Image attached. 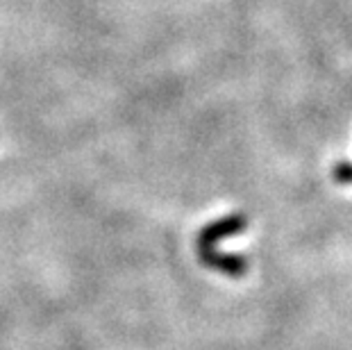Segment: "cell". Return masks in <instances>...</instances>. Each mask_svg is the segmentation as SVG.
I'll return each instance as SVG.
<instances>
[{"label":"cell","instance_id":"cell-2","mask_svg":"<svg viewBox=\"0 0 352 350\" xmlns=\"http://www.w3.org/2000/svg\"><path fill=\"white\" fill-rule=\"evenodd\" d=\"M332 177L339 184H352V162H336L332 168Z\"/></svg>","mask_w":352,"mask_h":350},{"label":"cell","instance_id":"cell-1","mask_svg":"<svg viewBox=\"0 0 352 350\" xmlns=\"http://www.w3.org/2000/svg\"><path fill=\"white\" fill-rule=\"evenodd\" d=\"M245 226H248V219H245L243 214H230V216H223L219 221L207 223V226L200 230V234L196 239V252H198L200 264H205L207 269L232 275V278H241V275L248 273L250 264L243 255L216 252V243H219L223 237L243 232Z\"/></svg>","mask_w":352,"mask_h":350}]
</instances>
